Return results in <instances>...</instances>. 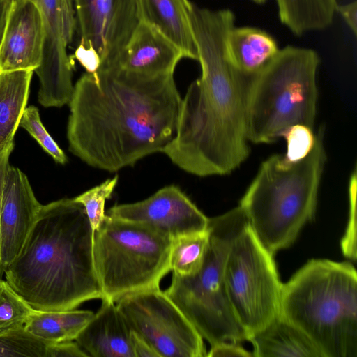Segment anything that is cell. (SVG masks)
Masks as SVG:
<instances>
[{
    "instance_id": "1",
    "label": "cell",
    "mask_w": 357,
    "mask_h": 357,
    "mask_svg": "<svg viewBox=\"0 0 357 357\" xmlns=\"http://www.w3.org/2000/svg\"><path fill=\"white\" fill-rule=\"evenodd\" d=\"M173 75L119 68L83 74L68 103L69 151L109 172L161 153L175 134L182 100Z\"/></svg>"
},
{
    "instance_id": "2",
    "label": "cell",
    "mask_w": 357,
    "mask_h": 357,
    "mask_svg": "<svg viewBox=\"0 0 357 357\" xmlns=\"http://www.w3.org/2000/svg\"><path fill=\"white\" fill-rule=\"evenodd\" d=\"M190 20L202 68L181 100L176 129L162 149L176 166L198 176L225 175L250 154L247 100L251 77L237 70L226 52L234 13L192 3Z\"/></svg>"
},
{
    "instance_id": "3",
    "label": "cell",
    "mask_w": 357,
    "mask_h": 357,
    "mask_svg": "<svg viewBox=\"0 0 357 357\" xmlns=\"http://www.w3.org/2000/svg\"><path fill=\"white\" fill-rule=\"evenodd\" d=\"M93 234L83 206L73 198L42 205L21 253L5 269V280L36 310H70L101 300Z\"/></svg>"
},
{
    "instance_id": "4",
    "label": "cell",
    "mask_w": 357,
    "mask_h": 357,
    "mask_svg": "<svg viewBox=\"0 0 357 357\" xmlns=\"http://www.w3.org/2000/svg\"><path fill=\"white\" fill-rule=\"evenodd\" d=\"M280 314L323 357H357V272L348 261H308L282 285Z\"/></svg>"
},
{
    "instance_id": "5",
    "label": "cell",
    "mask_w": 357,
    "mask_h": 357,
    "mask_svg": "<svg viewBox=\"0 0 357 357\" xmlns=\"http://www.w3.org/2000/svg\"><path fill=\"white\" fill-rule=\"evenodd\" d=\"M324 130L303 160L286 162L282 155L264 160L239 206L262 245L273 255L289 247L315 214L326 155Z\"/></svg>"
},
{
    "instance_id": "6",
    "label": "cell",
    "mask_w": 357,
    "mask_h": 357,
    "mask_svg": "<svg viewBox=\"0 0 357 357\" xmlns=\"http://www.w3.org/2000/svg\"><path fill=\"white\" fill-rule=\"evenodd\" d=\"M319 63L315 50L287 45L251 77L246 112L249 142H275L296 124L313 128Z\"/></svg>"
},
{
    "instance_id": "7",
    "label": "cell",
    "mask_w": 357,
    "mask_h": 357,
    "mask_svg": "<svg viewBox=\"0 0 357 357\" xmlns=\"http://www.w3.org/2000/svg\"><path fill=\"white\" fill-rule=\"evenodd\" d=\"M248 218L238 205L208 218L209 240L203 264L194 275L172 273L165 294L180 309L211 346L223 341H248V333L232 310L225 281V266L230 248Z\"/></svg>"
},
{
    "instance_id": "8",
    "label": "cell",
    "mask_w": 357,
    "mask_h": 357,
    "mask_svg": "<svg viewBox=\"0 0 357 357\" xmlns=\"http://www.w3.org/2000/svg\"><path fill=\"white\" fill-rule=\"evenodd\" d=\"M172 241L149 227L106 214L93 241L101 301L116 303L127 295L160 288L171 271Z\"/></svg>"
},
{
    "instance_id": "9",
    "label": "cell",
    "mask_w": 357,
    "mask_h": 357,
    "mask_svg": "<svg viewBox=\"0 0 357 357\" xmlns=\"http://www.w3.org/2000/svg\"><path fill=\"white\" fill-rule=\"evenodd\" d=\"M273 255L248 223L234 241L226 259L227 296L237 320L249 337L280 314L283 284Z\"/></svg>"
},
{
    "instance_id": "10",
    "label": "cell",
    "mask_w": 357,
    "mask_h": 357,
    "mask_svg": "<svg viewBox=\"0 0 357 357\" xmlns=\"http://www.w3.org/2000/svg\"><path fill=\"white\" fill-rule=\"evenodd\" d=\"M116 305L130 329L159 357H206L204 339L160 288L127 295Z\"/></svg>"
},
{
    "instance_id": "11",
    "label": "cell",
    "mask_w": 357,
    "mask_h": 357,
    "mask_svg": "<svg viewBox=\"0 0 357 357\" xmlns=\"http://www.w3.org/2000/svg\"><path fill=\"white\" fill-rule=\"evenodd\" d=\"M43 20L45 40L42 61L34 71L39 79L38 100L45 107L68 104L74 86L73 65L66 47L76 26L73 0H33Z\"/></svg>"
},
{
    "instance_id": "12",
    "label": "cell",
    "mask_w": 357,
    "mask_h": 357,
    "mask_svg": "<svg viewBox=\"0 0 357 357\" xmlns=\"http://www.w3.org/2000/svg\"><path fill=\"white\" fill-rule=\"evenodd\" d=\"M80 43L93 47L100 57L99 69L115 66L140 23L137 0H73Z\"/></svg>"
},
{
    "instance_id": "13",
    "label": "cell",
    "mask_w": 357,
    "mask_h": 357,
    "mask_svg": "<svg viewBox=\"0 0 357 357\" xmlns=\"http://www.w3.org/2000/svg\"><path fill=\"white\" fill-rule=\"evenodd\" d=\"M107 215L149 227L172 239L204 231L208 223V218L175 185L163 187L144 200L114 205Z\"/></svg>"
},
{
    "instance_id": "14",
    "label": "cell",
    "mask_w": 357,
    "mask_h": 357,
    "mask_svg": "<svg viewBox=\"0 0 357 357\" xmlns=\"http://www.w3.org/2000/svg\"><path fill=\"white\" fill-rule=\"evenodd\" d=\"M41 207L25 174L9 165L0 216V255L4 271L21 253Z\"/></svg>"
},
{
    "instance_id": "15",
    "label": "cell",
    "mask_w": 357,
    "mask_h": 357,
    "mask_svg": "<svg viewBox=\"0 0 357 357\" xmlns=\"http://www.w3.org/2000/svg\"><path fill=\"white\" fill-rule=\"evenodd\" d=\"M45 29L33 0H11L0 44V72L34 71L42 61Z\"/></svg>"
},
{
    "instance_id": "16",
    "label": "cell",
    "mask_w": 357,
    "mask_h": 357,
    "mask_svg": "<svg viewBox=\"0 0 357 357\" xmlns=\"http://www.w3.org/2000/svg\"><path fill=\"white\" fill-rule=\"evenodd\" d=\"M183 58L175 45L153 27L140 22L113 68L148 75L174 74Z\"/></svg>"
},
{
    "instance_id": "17",
    "label": "cell",
    "mask_w": 357,
    "mask_h": 357,
    "mask_svg": "<svg viewBox=\"0 0 357 357\" xmlns=\"http://www.w3.org/2000/svg\"><path fill=\"white\" fill-rule=\"evenodd\" d=\"M75 341L89 356L135 357L131 331L114 302L102 300Z\"/></svg>"
},
{
    "instance_id": "18",
    "label": "cell",
    "mask_w": 357,
    "mask_h": 357,
    "mask_svg": "<svg viewBox=\"0 0 357 357\" xmlns=\"http://www.w3.org/2000/svg\"><path fill=\"white\" fill-rule=\"evenodd\" d=\"M141 22L158 31L175 45L184 58L197 61L188 0H137Z\"/></svg>"
},
{
    "instance_id": "19",
    "label": "cell",
    "mask_w": 357,
    "mask_h": 357,
    "mask_svg": "<svg viewBox=\"0 0 357 357\" xmlns=\"http://www.w3.org/2000/svg\"><path fill=\"white\" fill-rule=\"evenodd\" d=\"M248 341L255 357H323L307 335L280 314Z\"/></svg>"
},
{
    "instance_id": "20",
    "label": "cell",
    "mask_w": 357,
    "mask_h": 357,
    "mask_svg": "<svg viewBox=\"0 0 357 357\" xmlns=\"http://www.w3.org/2000/svg\"><path fill=\"white\" fill-rule=\"evenodd\" d=\"M278 51L275 40L255 27L234 26L226 38L229 60L237 70L250 77L259 73Z\"/></svg>"
},
{
    "instance_id": "21",
    "label": "cell",
    "mask_w": 357,
    "mask_h": 357,
    "mask_svg": "<svg viewBox=\"0 0 357 357\" xmlns=\"http://www.w3.org/2000/svg\"><path fill=\"white\" fill-rule=\"evenodd\" d=\"M33 70L0 72V150L13 142L26 107Z\"/></svg>"
},
{
    "instance_id": "22",
    "label": "cell",
    "mask_w": 357,
    "mask_h": 357,
    "mask_svg": "<svg viewBox=\"0 0 357 357\" xmlns=\"http://www.w3.org/2000/svg\"><path fill=\"white\" fill-rule=\"evenodd\" d=\"M91 310L40 311L33 310L24 324L31 334L47 344L75 340L93 317Z\"/></svg>"
},
{
    "instance_id": "23",
    "label": "cell",
    "mask_w": 357,
    "mask_h": 357,
    "mask_svg": "<svg viewBox=\"0 0 357 357\" xmlns=\"http://www.w3.org/2000/svg\"><path fill=\"white\" fill-rule=\"evenodd\" d=\"M280 22L301 36L328 28L333 21L336 0H275Z\"/></svg>"
},
{
    "instance_id": "24",
    "label": "cell",
    "mask_w": 357,
    "mask_h": 357,
    "mask_svg": "<svg viewBox=\"0 0 357 357\" xmlns=\"http://www.w3.org/2000/svg\"><path fill=\"white\" fill-rule=\"evenodd\" d=\"M209 240L208 229L183 235L172 241L169 265L172 273L181 276L195 274L201 268Z\"/></svg>"
},
{
    "instance_id": "25",
    "label": "cell",
    "mask_w": 357,
    "mask_h": 357,
    "mask_svg": "<svg viewBox=\"0 0 357 357\" xmlns=\"http://www.w3.org/2000/svg\"><path fill=\"white\" fill-rule=\"evenodd\" d=\"M33 310L5 279H0V334L24 326Z\"/></svg>"
},
{
    "instance_id": "26",
    "label": "cell",
    "mask_w": 357,
    "mask_h": 357,
    "mask_svg": "<svg viewBox=\"0 0 357 357\" xmlns=\"http://www.w3.org/2000/svg\"><path fill=\"white\" fill-rule=\"evenodd\" d=\"M47 346L24 326L0 334V357H47Z\"/></svg>"
},
{
    "instance_id": "27",
    "label": "cell",
    "mask_w": 357,
    "mask_h": 357,
    "mask_svg": "<svg viewBox=\"0 0 357 357\" xmlns=\"http://www.w3.org/2000/svg\"><path fill=\"white\" fill-rule=\"evenodd\" d=\"M119 176L108 178L78 196L74 200L81 204L86 212L93 233L100 226L105 217V205L118 183Z\"/></svg>"
},
{
    "instance_id": "28",
    "label": "cell",
    "mask_w": 357,
    "mask_h": 357,
    "mask_svg": "<svg viewBox=\"0 0 357 357\" xmlns=\"http://www.w3.org/2000/svg\"><path fill=\"white\" fill-rule=\"evenodd\" d=\"M20 126L24 128L56 162L61 165L67 162V156L43 125L36 106L30 105L25 108Z\"/></svg>"
},
{
    "instance_id": "29",
    "label": "cell",
    "mask_w": 357,
    "mask_h": 357,
    "mask_svg": "<svg viewBox=\"0 0 357 357\" xmlns=\"http://www.w3.org/2000/svg\"><path fill=\"white\" fill-rule=\"evenodd\" d=\"M312 129L305 125L296 124L286 130L282 135L287 142V152L282 155L286 162H296L310 153L315 142Z\"/></svg>"
},
{
    "instance_id": "30",
    "label": "cell",
    "mask_w": 357,
    "mask_h": 357,
    "mask_svg": "<svg viewBox=\"0 0 357 357\" xmlns=\"http://www.w3.org/2000/svg\"><path fill=\"white\" fill-rule=\"evenodd\" d=\"M356 171L354 169L349 182V214L344 236L341 241L342 253L347 258L356 260Z\"/></svg>"
},
{
    "instance_id": "31",
    "label": "cell",
    "mask_w": 357,
    "mask_h": 357,
    "mask_svg": "<svg viewBox=\"0 0 357 357\" xmlns=\"http://www.w3.org/2000/svg\"><path fill=\"white\" fill-rule=\"evenodd\" d=\"M239 343L233 341L218 342L211 347L206 357L253 356L252 353L244 349Z\"/></svg>"
},
{
    "instance_id": "32",
    "label": "cell",
    "mask_w": 357,
    "mask_h": 357,
    "mask_svg": "<svg viewBox=\"0 0 357 357\" xmlns=\"http://www.w3.org/2000/svg\"><path fill=\"white\" fill-rule=\"evenodd\" d=\"M73 57L85 68L88 73H95L100 66V57L91 46L79 43L75 51Z\"/></svg>"
},
{
    "instance_id": "33",
    "label": "cell",
    "mask_w": 357,
    "mask_h": 357,
    "mask_svg": "<svg viewBox=\"0 0 357 357\" xmlns=\"http://www.w3.org/2000/svg\"><path fill=\"white\" fill-rule=\"evenodd\" d=\"M75 340L48 344L47 357H86Z\"/></svg>"
},
{
    "instance_id": "34",
    "label": "cell",
    "mask_w": 357,
    "mask_h": 357,
    "mask_svg": "<svg viewBox=\"0 0 357 357\" xmlns=\"http://www.w3.org/2000/svg\"><path fill=\"white\" fill-rule=\"evenodd\" d=\"M14 148V142H12L0 150V216L1 208L2 194L4 180L7 168L9 165V158ZM4 269L3 268L0 255V279L3 278Z\"/></svg>"
},
{
    "instance_id": "35",
    "label": "cell",
    "mask_w": 357,
    "mask_h": 357,
    "mask_svg": "<svg viewBox=\"0 0 357 357\" xmlns=\"http://www.w3.org/2000/svg\"><path fill=\"white\" fill-rule=\"evenodd\" d=\"M131 343L135 357H159L148 342L133 331H131Z\"/></svg>"
},
{
    "instance_id": "36",
    "label": "cell",
    "mask_w": 357,
    "mask_h": 357,
    "mask_svg": "<svg viewBox=\"0 0 357 357\" xmlns=\"http://www.w3.org/2000/svg\"><path fill=\"white\" fill-rule=\"evenodd\" d=\"M336 11L339 12L353 33H357V1H354L344 5H337Z\"/></svg>"
},
{
    "instance_id": "37",
    "label": "cell",
    "mask_w": 357,
    "mask_h": 357,
    "mask_svg": "<svg viewBox=\"0 0 357 357\" xmlns=\"http://www.w3.org/2000/svg\"><path fill=\"white\" fill-rule=\"evenodd\" d=\"M11 0H0V44L2 40Z\"/></svg>"
},
{
    "instance_id": "38",
    "label": "cell",
    "mask_w": 357,
    "mask_h": 357,
    "mask_svg": "<svg viewBox=\"0 0 357 357\" xmlns=\"http://www.w3.org/2000/svg\"><path fill=\"white\" fill-rule=\"evenodd\" d=\"M254 2L258 4L264 3L267 0H252Z\"/></svg>"
}]
</instances>
